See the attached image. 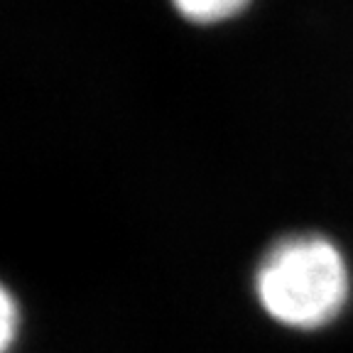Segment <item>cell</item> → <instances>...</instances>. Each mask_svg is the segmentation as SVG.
<instances>
[{"label": "cell", "instance_id": "obj_2", "mask_svg": "<svg viewBox=\"0 0 353 353\" xmlns=\"http://www.w3.org/2000/svg\"><path fill=\"white\" fill-rule=\"evenodd\" d=\"M170 3L182 20L201 28L231 22L253 6V0H170Z\"/></svg>", "mask_w": 353, "mask_h": 353}, {"label": "cell", "instance_id": "obj_1", "mask_svg": "<svg viewBox=\"0 0 353 353\" xmlns=\"http://www.w3.org/2000/svg\"><path fill=\"white\" fill-rule=\"evenodd\" d=\"M253 299L260 314L290 334H319L346 316L353 265L334 236L294 228L272 238L255 260Z\"/></svg>", "mask_w": 353, "mask_h": 353}, {"label": "cell", "instance_id": "obj_3", "mask_svg": "<svg viewBox=\"0 0 353 353\" xmlns=\"http://www.w3.org/2000/svg\"><path fill=\"white\" fill-rule=\"evenodd\" d=\"M17 304L12 294L0 285V353H8L17 336Z\"/></svg>", "mask_w": 353, "mask_h": 353}]
</instances>
